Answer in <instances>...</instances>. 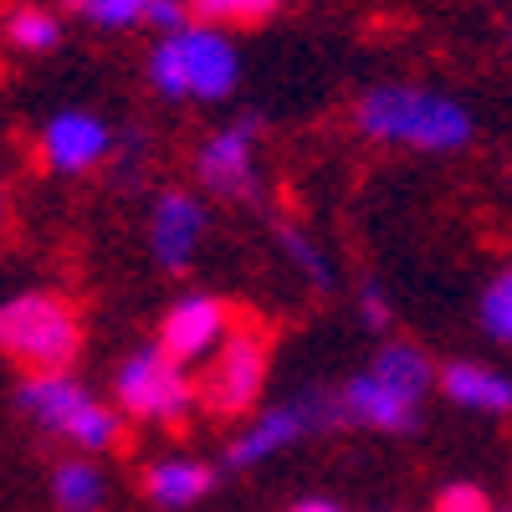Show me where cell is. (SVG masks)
I'll list each match as a JSON object with an SVG mask.
<instances>
[{"instance_id": "cell-18", "label": "cell", "mask_w": 512, "mask_h": 512, "mask_svg": "<svg viewBox=\"0 0 512 512\" xmlns=\"http://www.w3.org/2000/svg\"><path fill=\"white\" fill-rule=\"evenodd\" d=\"M6 36H11L16 52H52L62 41V21L41 6H16L11 21H6Z\"/></svg>"}, {"instance_id": "cell-16", "label": "cell", "mask_w": 512, "mask_h": 512, "mask_svg": "<svg viewBox=\"0 0 512 512\" xmlns=\"http://www.w3.org/2000/svg\"><path fill=\"white\" fill-rule=\"evenodd\" d=\"M52 502L57 512H103L108 502V477L88 456H62L52 466Z\"/></svg>"}, {"instance_id": "cell-8", "label": "cell", "mask_w": 512, "mask_h": 512, "mask_svg": "<svg viewBox=\"0 0 512 512\" xmlns=\"http://www.w3.org/2000/svg\"><path fill=\"white\" fill-rule=\"evenodd\" d=\"M256 139H262V118L246 113L216 139H205L195 154V175L210 195L221 200H256Z\"/></svg>"}, {"instance_id": "cell-7", "label": "cell", "mask_w": 512, "mask_h": 512, "mask_svg": "<svg viewBox=\"0 0 512 512\" xmlns=\"http://www.w3.org/2000/svg\"><path fill=\"white\" fill-rule=\"evenodd\" d=\"M267 333L262 328H226V338L210 354V374H205V400L216 405L221 415H246L256 405L267 384Z\"/></svg>"}, {"instance_id": "cell-1", "label": "cell", "mask_w": 512, "mask_h": 512, "mask_svg": "<svg viewBox=\"0 0 512 512\" xmlns=\"http://www.w3.org/2000/svg\"><path fill=\"white\" fill-rule=\"evenodd\" d=\"M359 128L379 144H405L420 154H456L472 144V113L456 98L415 88V82H379L354 108Z\"/></svg>"}, {"instance_id": "cell-10", "label": "cell", "mask_w": 512, "mask_h": 512, "mask_svg": "<svg viewBox=\"0 0 512 512\" xmlns=\"http://www.w3.org/2000/svg\"><path fill=\"white\" fill-rule=\"evenodd\" d=\"M205 236V205L190 190H164L149 216V251L164 272H185Z\"/></svg>"}, {"instance_id": "cell-22", "label": "cell", "mask_w": 512, "mask_h": 512, "mask_svg": "<svg viewBox=\"0 0 512 512\" xmlns=\"http://www.w3.org/2000/svg\"><path fill=\"white\" fill-rule=\"evenodd\" d=\"M436 512H497V502L477 482H451L436 492Z\"/></svg>"}, {"instance_id": "cell-5", "label": "cell", "mask_w": 512, "mask_h": 512, "mask_svg": "<svg viewBox=\"0 0 512 512\" xmlns=\"http://www.w3.org/2000/svg\"><path fill=\"white\" fill-rule=\"evenodd\" d=\"M113 395H118L123 415L149 420V425H180L195 410V400H200V390H195V379L185 374V364L164 359L159 349L128 354L118 379H113Z\"/></svg>"}, {"instance_id": "cell-19", "label": "cell", "mask_w": 512, "mask_h": 512, "mask_svg": "<svg viewBox=\"0 0 512 512\" xmlns=\"http://www.w3.org/2000/svg\"><path fill=\"white\" fill-rule=\"evenodd\" d=\"M477 323H482L487 338H497V344H507V338H512V277H507V272H497V277L482 287Z\"/></svg>"}, {"instance_id": "cell-13", "label": "cell", "mask_w": 512, "mask_h": 512, "mask_svg": "<svg viewBox=\"0 0 512 512\" xmlns=\"http://www.w3.org/2000/svg\"><path fill=\"white\" fill-rule=\"evenodd\" d=\"M210 487H216V466L200 456H164V461L144 466V497L164 512H185V507L205 502Z\"/></svg>"}, {"instance_id": "cell-6", "label": "cell", "mask_w": 512, "mask_h": 512, "mask_svg": "<svg viewBox=\"0 0 512 512\" xmlns=\"http://www.w3.org/2000/svg\"><path fill=\"white\" fill-rule=\"evenodd\" d=\"M333 425H344V415H338V395L328 390H313V395H297L287 405H272L267 415H256L246 431L226 446V466L231 472H246V466H262L267 456L308 441L318 431H333Z\"/></svg>"}, {"instance_id": "cell-12", "label": "cell", "mask_w": 512, "mask_h": 512, "mask_svg": "<svg viewBox=\"0 0 512 512\" xmlns=\"http://www.w3.org/2000/svg\"><path fill=\"white\" fill-rule=\"evenodd\" d=\"M338 415H344V425H369V431H384V436H410L420 425V405L395 395L374 374H354L338 390Z\"/></svg>"}, {"instance_id": "cell-11", "label": "cell", "mask_w": 512, "mask_h": 512, "mask_svg": "<svg viewBox=\"0 0 512 512\" xmlns=\"http://www.w3.org/2000/svg\"><path fill=\"white\" fill-rule=\"evenodd\" d=\"M113 149V134L98 113H57L47 128H41V154L57 175H82V169H93L103 154Z\"/></svg>"}, {"instance_id": "cell-2", "label": "cell", "mask_w": 512, "mask_h": 512, "mask_svg": "<svg viewBox=\"0 0 512 512\" xmlns=\"http://www.w3.org/2000/svg\"><path fill=\"white\" fill-rule=\"evenodd\" d=\"M16 405L31 425H41L47 436L77 446V451H113L123 441V415L113 405H103L88 384H77L72 374H26Z\"/></svg>"}, {"instance_id": "cell-17", "label": "cell", "mask_w": 512, "mask_h": 512, "mask_svg": "<svg viewBox=\"0 0 512 512\" xmlns=\"http://www.w3.org/2000/svg\"><path fill=\"white\" fill-rule=\"evenodd\" d=\"M190 21L195 26H256L282 11V0H190Z\"/></svg>"}, {"instance_id": "cell-25", "label": "cell", "mask_w": 512, "mask_h": 512, "mask_svg": "<svg viewBox=\"0 0 512 512\" xmlns=\"http://www.w3.org/2000/svg\"><path fill=\"white\" fill-rule=\"evenodd\" d=\"M0 216H6V185H0Z\"/></svg>"}, {"instance_id": "cell-21", "label": "cell", "mask_w": 512, "mask_h": 512, "mask_svg": "<svg viewBox=\"0 0 512 512\" xmlns=\"http://www.w3.org/2000/svg\"><path fill=\"white\" fill-rule=\"evenodd\" d=\"M277 241H282V251H287V262L303 272L313 287H333V272H328V262H323V251L297 231V226H277Z\"/></svg>"}, {"instance_id": "cell-15", "label": "cell", "mask_w": 512, "mask_h": 512, "mask_svg": "<svg viewBox=\"0 0 512 512\" xmlns=\"http://www.w3.org/2000/svg\"><path fill=\"white\" fill-rule=\"evenodd\" d=\"M379 384H390L395 395H405L410 405H425V395L436 390V364L425 349L415 344H384L374 354V369H369Z\"/></svg>"}, {"instance_id": "cell-20", "label": "cell", "mask_w": 512, "mask_h": 512, "mask_svg": "<svg viewBox=\"0 0 512 512\" xmlns=\"http://www.w3.org/2000/svg\"><path fill=\"white\" fill-rule=\"evenodd\" d=\"M67 6H72L82 21L103 26V31H123V26L149 21V6H154V0H67Z\"/></svg>"}, {"instance_id": "cell-4", "label": "cell", "mask_w": 512, "mask_h": 512, "mask_svg": "<svg viewBox=\"0 0 512 512\" xmlns=\"http://www.w3.org/2000/svg\"><path fill=\"white\" fill-rule=\"evenodd\" d=\"M82 349V323L67 297L21 292L0 303V354L31 374H67Z\"/></svg>"}, {"instance_id": "cell-3", "label": "cell", "mask_w": 512, "mask_h": 512, "mask_svg": "<svg viewBox=\"0 0 512 512\" xmlns=\"http://www.w3.org/2000/svg\"><path fill=\"white\" fill-rule=\"evenodd\" d=\"M241 77V57L231 47V36L216 26H180L169 31L154 57H149V82L154 93L169 103H185V98H226Z\"/></svg>"}, {"instance_id": "cell-14", "label": "cell", "mask_w": 512, "mask_h": 512, "mask_svg": "<svg viewBox=\"0 0 512 512\" xmlns=\"http://www.w3.org/2000/svg\"><path fill=\"white\" fill-rule=\"evenodd\" d=\"M441 374V390L451 405L461 410H482V415H507L512 405V384L502 369H487V364H451V369H436Z\"/></svg>"}, {"instance_id": "cell-23", "label": "cell", "mask_w": 512, "mask_h": 512, "mask_svg": "<svg viewBox=\"0 0 512 512\" xmlns=\"http://www.w3.org/2000/svg\"><path fill=\"white\" fill-rule=\"evenodd\" d=\"M359 318H364V328H374V333H384V328H390V303H384V292L379 287H364L359 292Z\"/></svg>"}, {"instance_id": "cell-24", "label": "cell", "mask_w": 512, "mask_h": 512, "mask_svg": "<svg viewBox=\"0 0 512 512\" xmlns=\"http://www.w3.org/2000/svg\"><path fill=\"white\" fill-rule=\"evenodd\" d=\"M287 512H338L333 502H323V497H308V502H292Z\"/></svg>"}, {"instance_id": "cell-9", "label": "cell", "mask_w": 512, "mask_h": 512, "mask_svg": "<svg viewBox=\"0 0 512 512\" xmlns=\"http://www.w3.org/2000/svg\"><path fill=\"white\" fill-rule=\"evenodd\" d=\"M226 328H231V308L221 303V297L190 292V297H180V303L164 313L154 349H159L164 359H175V364H195V359L216 354V344L226 338Z\"/></svg>"}]
</instances>
